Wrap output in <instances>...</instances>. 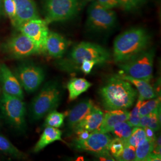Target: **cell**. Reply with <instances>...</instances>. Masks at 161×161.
<instances>
[{"label":"cell","instance_id":"obj_41","mask_svg":"<svg viewBox=\"0 0 161 161\" xmlns=\"http://www.w3.org/2000/svg\"><path fill=\"white\" fill-rule=\"evenodd\" d=\"M87 1H92V0H87Z\"/></svg>","mask_w":161,"mask_h":161},{"label":"cell","instance_id":"obj_19","mask_svg":"<svg viewBox=\"0 0 161 161\" xmlns=\"http://www.w3.org/2000/svg\"><path fill=\"white\" fill-rule=\"evenodd\" d=\"M117 75L122 79L128 80L131 84L136 86L137 88V91H138L139 93L138 97L142 98L143 100H147L157 97L155 91L153 89V86L149 83V82L143 80L134 78L124 74H119V75Z\"/></svg>","mask_w":161,"mask_h":161},{"label":"cell","instance_id":"obj_5","mask_svg":"<svg viewBox=\"0 0 161 161\" xmlns=\"http://www.w3.org/2000/svg\"><path fill=\"white\" fill-rule=\"evenodd\" d=\"M155 52L147 48L137 56L119 64L120 74L149 82L153 78V62Z\"/></svg>","mask_w":161,"mask_h":161},{"label":"cell","instance_id":"obj_6","mask_svg":"<svg viewBox=\"0 0 161 161\" xmlns=\"http://www.w3.org/2000/svg\"><path fill=\"white\" fill-rule=\"evenodd\" d=\"M81 0H42L45 20L48 25L74 19L80 11Z\"/></svg>","mask_w":161,"mask_h":161},{"label":"cell","instance_id":"obj_32","mask_svg":"<svg viewBox=\"0 0 161 161\" xmlns=\"http://www.w3.org/2000/svg\"><path fill=\"white\" fill-rule=\"evenodd\" d=\"M115 160L119 161H136V147L131 146H125L121 155L115 158Z\"/></svg>","mask_w":161,"mask_h":161},{"label":"cell","instance_id":"obj_31","mask_svg":"<svg viewBox=\"0 0 161 161\" xmlns=\"http://www.w3.org/2000/svg\"><path fill=\"white\" fill-rule=\"evenodd\" d=\"M125 144L122 140L119 138L112 139L109 146V152L110 155L115 159L120 155L122 152Z\"/></svg>","mask_w":161,"mask_h":161},{"label":"cell","instance_id":"obj_3","mask_svg":"<svg viewBox=\"0 0 161 161\" xmlns=\"http://www.w3.org/2000/svg\"><path fill=\"white\" fill-rule=\"evenodd\" d=\"M110 58V53L103 47L89 42H81L75 45L66 58L57 62L58 68L64 71L72 73L80 70L84 60H95L98 64L107 63Z\"/></svg>","mask_w":161,"mask_h":161},{"label":"cell","instance_id":"obj_25","mask_svg":"<svg viewBox=\"0 0 161 161\" xmlns=\"http://www.w3.org/2000/svg\"><path fill=\"white\" fill-rule=\"evenodd\" d=\"M0 151L17 158H24L25 155L3 136L0 135Z\"/></svg>","mask_w":161,"mask_h":161},{"label":"cell","instance_id":"obj_40","mask_svg":"<svg viewBox=\"0 0 161 161\" xmlns=\"http://www.w3.org/2000/svg\"><path fill=\"white\" fill-rule=\"evenodd\" d=\"M3 0H0V19L1 17V16L3 14Z\"/></svg>","mask_w":161,"mask_h":161},{"label":"cell","instance_id":"obj_17","mask_svg":"<svg viewBox=\"0 0 161 161\" xmlns=\"http://www.w3.org/2000/svg\"><path fill=\"white\" fill-rule=\"evenodd\" d=\"M94 104L92 100L85 99L77 104L67 114V127L73 130L74 127L86 116L92 109Z\"/></svg>","mask_w":161,"mask_h":161},{"label":"cell","instance_id":"obj_16","mask_svg":"<svg viewBox=\"0 0 161 161\" xmlns=\"http://www.w3.org/2000/svg\"><path fill=\"white\" fill-rule=\"evenodd\" d=\"M17 9L16 29L29 20L40 17L38 8L34 0H14Z\"/></svg>","mask_w":161,"mask_h":161},{"label":"cell","instance_id":"obj_23","mask_svg":"<svg viewBox=\"0 0 161 161\" xmlns=\"http://www.w3.org/2000/svg\"><path fill=\"white\" fill-rule=\"evenodd\" d=\"M133 128L127 121H123L116 124L110 132H112L116 137L121 139L125 143L131 136Z\"/></svg>","mask_w":161,"mask_h":161},{"label":"cell","instance_id":"obj_28","mask_svg":"<svg viewBox=\"0 0 161 161\" xmlns=\"http://www.w3.org/2000/svg\"><path fill=\"white\" fill-rule=\"evenodd\" d=\"M146 135L144 128L141 127H134L132 133L130 137L125 142V146L129 145L136 147L146 139Z\"/></svg>","mask_w":161,"mask_h":161},{"label":"cell","instance_id":"obj_38","mask_svg":"<svg viewBox=\"0 0 161 161\" xmlns=\"http://www.w3.org/2000/svg\"><path fill=\"white\" fill-rule=\"evenodd\" d=\"M76 134L78 136L77 138H76V140H84L88 137L90 132H88L87 131H81L80 132H76Z\"/></svg>","mask_w":161,"mask_h":161},{"label":"cell","instance_id":"obj_36","mask_svg":"<svg viewBox=\"0 0 161 161\" xmlns=\"http://www.w3.org/2000/svg\"><path fill=\"white\" fill-rule=\"evenodd\" d=\"M95 156L98 159L102 160V161H115L114 157L110 155L109 151L104 152L103 153H100L97 155H95Z\"/></svg>","mask_w":161,"mask_h":161},{"label":"cell","instance_id":"obj_10","mask_svg":"<svg viewBox=\"0 0 161 161\" xmlns=\"http://www.w3.org/2000/svg\"><path fill=\"white\" fill-rule=\"evenodd\" d=\"M16 75L26 92L36 91L44 80L45 73L40 66L32 63H24L19 66Z\"/></svg>","mask_w":161,"mask_h":161},{"label":"cell","instance_id":"obj_27","mask_svg":"<svg viewBox=\"0 0 161 161\" xmlns=\"http://www.w3.org/2000/svg\"><path fill=\"white\" fill-rule=\"evenodd\" d=\"M161 108V98L156 97L147 101L143 100L139 109V114L141 116L149 115L156 110Z\"/></svg>","mask_w":161,"mask_h":161},{"label":"cell","instance_id":"obj_2","mask_svg":"<svg viewBox=\"0 0 161 161\" xmlns=\"http://www.w3.org/2000/svg\"><path fill=\"white\" fill-rule=\"evenodd\" d=\"M151 36L146 29L134 27L116 36L114 42L113 57L121 64L137 56L149 46Z\"/></svg>","mask_w":161,"mask_h":161},{"label":"cell","instance_id":"obj_12","mask_svg":"<svg viewBox=\"0 0 161 161\" xmlns=\"http://www.w3.org/2000/svg\"><path fill=\"white\" fill-rule=\"evenodd\" d=\"M48 25L44 19L38 17L22 23L17 29L34 41L41 52H44L47 37L49 33Z\"/></svg>","mask_w":161,"mask_h":161},{"label":"cell","instance_id":"obj_34","mask_svg":"<svg viewBox=\"0 0 161 161\" xmlns=\"http://www.w3.org/2000/svg\"><path fill=\"white\" fill-rule=\"evenodd\" d=\"M98 64L97 62L95 60H84L80 64V70L87 75L92 72L93 68L96 65Z\"/></svg>","mask_w":161,"mask_h":161},{"label":"cell","instance_id":"obj_29","mask_svg":"<svg viewBox=\"0 0 161 161\" xmlns=\"http://www.w3.org/2000/svg\"><path fill=\"white\" fill-rule=\"evenodd\" d=\"M3 10L10 19L12 25L17 26V9L14 0H3Z\"/></svg>","mask_w":161,"mask_h":161},{"label":"cell","instance_id":"obj_26","mask_svg":"<svg viewBox=\"0 0 161 161\" xmlns=\"http://www.w3.org/2000/svg\"><path fill=\"white\" fill-rule=\"evenodd\" d=\"M66 116V114L60 113L56 110H54L47 115L44 125L46 127H54L57 128L62 127Z\"/></svg>","mask_w":161,"mask_h":161},{"label":"cell","instance_id":"obj_22","mask_svg":"<svg viewBox=\"0 0 161 161\" xmlns=\"http://www.w3.org/2000/svg\"><path fill=\"white\" fill-rule=\"evenodd\" d=\"M161 108L156 110L149 115L141 116L140 127H148L154 131H158L161 127Z\"/></svg>","mask_w":161,"mask_h":161},{"label":"cell","instance_id":"obj_33","mask_svg":"<svg viewBox=\"0 0 161 161\" xmlns=\"http://www.w3.org/2000/svg\"><path fill=\"white\" fill-rule=\"evenodd\" d=\"M145 0H119V6L127 12L136 10L144 3Z\"/></svg>","mask_w":161,"mask_h":161},{"label":"cell","instance_id":"obj_20","mask_svg":"<svg viewBox=\"0 0 161 161\" xmlns=\"http://www.w3.org/2000/svg\"><path fill=\"white\" fill-rule=\"evenodd\" d=\"M62 132L57 128L46 127L41 136L40 138L35 146L33 151L35 153L39 152L46 146L56 141H62Z\"/></svg>","mask_w":161,"mask_h":161},{"label":"cell","instance_id":"obj_7","mask_svg":"<svg viewBox=\"0 0 161 161\" xmlns=\"http://www.w3.org/2000/svg\"><path fill=\"white\" fill-rule=\"evenodd\" d=\"M117 22L116 14L93 1L87 12L86 26L88 30L96 33L106 32L114 28Z\"/></svg>","mask_w":161,"mask_h":161},{"label":"cell","instance_id":"obj_21","mask_svg":"<svg viewBox=\"0 0 161 161\" xmlns=\"http://www.w3.org/2000/svg\"><path fill=\"white\" fill-rule=\"evenodd\" d=\"M92 86V84L84 78H74L71 79L67 85L69 101L75 100L81 94L87 91Z\"/></svg>","mask_w":161,"mask_h":161},{"label":"cell","instance_id":"obj_11","mask_svg":"<svg viewBox=\"0 0 161 161\" xmlns=\"http://www.w3.org/2000/svg\"><path fill=\"white\" fill-rule=\"evenodd\" d=\"M112 138L108 133L98 130L90 132L88 137L84 140L75 139L72 143L75 149L88 152L93 155L109 151Z\"/></svg>","mask_w":161,"mask_h":161},{"label":"cell","instance_id":"obj_4","mask_svg":"<svg viewBox=\"0 0 161 161\" xmlns=\"http://www.w3.org/2000/svg\"><path fill=\"white\" fill-rule=\"evenodd\" d=\"M62 88L56 81H49L35 96L30 106V116L38 121L56 109L62 97Z\"/></svg>","mask_w":161,"mask_h":161},{"label":"cell","instance_id":"obj_9","mask_svg":"<svg viewBox=\"0 0 161 161\" xmlns=\"http://www.w3.org/2000/svg\"><path fill=\"white\" fill-rule=\"evenodd\" d=\"M3 48L6 54L16 58H27L41 53L34 42L20 32L10 37Z\"/></svg>","mask_w":161,"mask_h":161},{"label":"cell","instance_id":"obj_14","mask_svg":"<svg viewBox=\"0 0 161 161\" xmlns=\"http://www.w3.org/2000/svg\"><path fill=\"white\" fill-rule=\"evenodd\" d=\"M70 42L62 35L54 32H50L47 37L44 52L52 58H60L68 50Z\"/></svg>","mask_w":161,"mask_h":161},{"label":"cell","instance_id":"obj_8","mask_svg":"<svg viewBox=\"0 0 161 161\" xmlns=\"http://www.w3.org/2000/svg\"><path fill=\"white\" fill-rule=\"evenodd\" d=\"M0 108L5 118L13 126L19 130L25 128L26 106L22 99L3 92Z\"/></svg>","mask_w":161,"mask_h":161},{"label":"cell","instance_id":"obj_13","mask_svg":"<svg viewBox=\"0 0 161 161\" xmlns=\"http://www.w3.org/2000/svg\"><path fill=\"white\" fill-rule=\"evenodd\" d=\"M0 83L3 92L23 100V89L16 75L6 64H0Z\"/></svg>","mask_w":161,"mask_h":161},{"label":"cell","instance_id":"obj_35","mask_svg":"<svg viewBox=\"0 0 161 161\" xmlns=\"http://www.w3.org/2000/svg\"><path fill=\"white\" fill-rule=\"evenodd\" d=\"M99 4L108 9H113L119 6V0H96Z\"/></svg>","mask_w":161,"mask_h":161},{"label":"cell","instance_id":"obj_1","mask_svg":"<svg viewBox=\"0 0 161 161\" xmlns=\"http://www.w3.org/2000/svg\"><path fill=\"white\" fill-rule=\"evenodd\" d=\"M99 94L107 110L127 109L134 104L137 97V91L132 84L117 75L110 78L100 88Z\"/></svg>","mask_w":161,"mask_h":161},{"label":"cell","instance_id":"obj_37","mask_svg":"<svg viewBox=\"0 0 161 161\" xmlns=\"http://www.w3.org/2000/svg\"><path fill=\"white\" fill-rule=\"evenodd\" d=\"M145 132H146V138L149 139L150 141L155 142L156 140V136L155 132L153 130L150 129L148 127H145L144 128Z\"/></svg>","mask_w":161,"mask_h":161},{"label":"cell","instance_id":"obj_18","mask_svg":"<svg viewBox=\"0 0 161 161\" xmlns=\"http://www.w3.org/2000/svg\"><path fill=\"white\" fill-rule=\"evenodd\" d=\"M129 114L127 109L108 110L104 114L103 121L97 130L104 133L110 132L116 124L127 121Z\"/></svg>","mask_w":161,"mask_h":161},{"label":"cell","instance_id":"obj_39","mask_svg":"<svg viewBox=\"0 0 161 161\" xmlns=\"http://www.w3.org/2000/svg\"><path fill=\"white\" fill-rule=\"evenodd\" d=\"M161 155H158L155 153H152L149 157L147 158L146 161H161Z\"/></svg>","mask_w":161,"mask_h":161},{"label":"cell","instance_id":"obj_15","mask_svg":"<svg viewBox=\"0 0 161 161\" xmlns=\"http://www.w3.org/2000/svg\"><path fill=\"white\" fill-rule=\"evenodd\" d=\"M103 112L97 106H94L92 110L74 127L73 131L80 132L87 131L92 132L97 130L103 119Z\"/></svg>","mask_w":161,"mask_h":161},{"label":"cell","instance_id":"obj_30","mask_svg":"<svg viewBox=\"0 0 161 161\" xmlns=\"http://www.w3.org/2000/svg\"><path fill=\"white\" fill-rule=\"evenodd\" d=\"M143 101V100L142 98L138 97L136 106L132 111L129 114V116L127 121L132 127H140V120L141 116L139 114V109Z\"/></svg>","mask_w":161,"mask_h":161},{"label":"cell","instance_id":"obj_24","mask_svg":"<svg viewBox=\"0 0 161 161\" xmlns=\"http://www.w3.org/2000/svg\"><path fill=\"white\" fill-rule=\"evenodd\" d=\"M154 143L146 138L143 142L136 147V161H146L153 152Z\"/></svg>","mask_w":161,"mask_h":161}]
</instances>
